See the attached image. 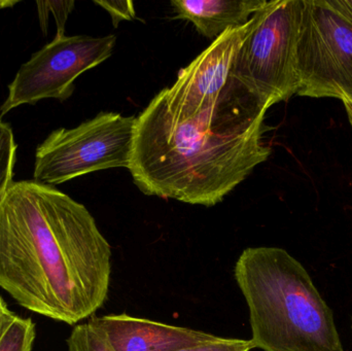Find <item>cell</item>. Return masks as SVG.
<instances>
[{
  "mask_svg": "<svg viewBox=\"0 0 352 351\" xmlns=\"http://www.w3.org/2000/svg\"><path fill=\"white\" fill-rule=\"evenodd\" d=\"M111 247L86 206L51 185L14 181L0 203V288L67 325L104 304Z\"/></svg>",
  "mask_w": 352,
  "mask_h": 351,
  "instance_id": "obj_1",
  "label": "cell"
},
{
  "mask_svg": "<svg viewBox=\"0 0 352 351\" xmlns=\"http://www.w3.org/2000/svg\"><path fill=\"white\" fill-rule=\"evenodd\" d=\"M270 107L230 76L213 106L173 113L159 92L136 117L128 169L142 193L211 207L268 160L263 142Z\"/></svg>",
  "mask_w": 352,
  "mask_h": 351,
  "instance_id": "obj_2",
  "label": "cell"
},
{
  "mask_svg": "<svg viewBox=\"0 0 352 351\" xmlns=\"http://www.w3.org/2000/svg\"><path fill=\"white\" fill-rule=\"evenodd\" d=\"M263 351H344L330 307L304 266L279 247L244 249L234 269Z\"/></svg>",
  "mask_w": 352,
  "mask_h": 351,
  "instance_id": "obj_3",
  "label": "cell"
},
{
  "mask_svg": "<svg viewBox=\"0 0 352 351\" xmlns=\"http://www.w3.org/2000/svg\"><path fill=\"white\" fill-rule=\"evenodd\" d=\"M303 0H272L252 16L231 76L269 107L287 100L299 89L297 52Z\"/></svg>",
  "mask_w": 352,
  "mask_h": 351,
  "instance_id": "obj_4",
  "label": "cell"
},
{
  "mask_svg": "<svg viewBox=\"0 0 352 351\" xmlns=\"http://www.w3.org/2000/svg\"><path fill=\"white\" fill-rule=\"evenodd\" d=\"M135 115L100 113L78 127L55 130L35 152L33 181L57 185L95 171L128 168Z\"/></svg>",
  "mask_w": 352,
  "mask_h": 351,
  "instance_id": "obj_5",
  "label": "cell"
},
{
  "mask_svg": "<svg viewBox=\"0 0 352 351\" xmlns=\"http://www.w3.org/2000/svg\"><path fill=\"white\" fill-rule=\"evenodd\" d=\"M299 96L352 102V21L330 0H303Z\"/></svg>",
  "mask_w": 352,
  "mask_h": 351,
  "instance_id": "obj_6",
  "label": "cell"
},
{
  "mask_svg": "<svg viewBox=\"0 0 352 351\" xmlns=\"http://www.w3.org/2000/svg\"><path fill=\"white\" fill-rule=\"evenodd\" d=\"M116 41L115 35L55 37L21 66L8 86L0 115L43 99L67 100L74 94V80L109 59Z\"/></svg>",
  "mask_w": 352,
  "mask_h": 351,
  "instance_id": "obj_7",
  "label": "cell"
},
{
  "mask_svg": "<svg viewBox=\"0 0 352 351\" xmlns=\"http://www.w3.org/2000/svg\"><path fill=\"white\" fill-rule=\"evenodd\" d=\"M252 25L250 19L243 27L226 31L178 72L173 86L160 91L173 113L184 117H196L214 105Z\"/></svg>",
  "mask_w": 352,
  "mask_h": 351,
  "instance_id": "obj_8",
  "label": "cell"
},
{
  "mask_svg": "<svg viewBox=\"0 0 352 351\" xmlns=\"http://www.w3.org/2000/svg\"><path fill=\"white\" fill-rule=\"evenodd\" d=\"M89 323L107 337L116 351H175L215 337L212 334L127 315L94 317Z\"/></svg>",
  "mask_w": 352,
  "mask_h": 351,
  "instance_id": "obj_9",
  "label": "cell"
},
{
  "mask_svg": "<svg viewBox=\"0 0 352 351\" xmlns=\"http://www.w3.org/2000/svg\"><path fill=\"white\" fill-rule=\"evenodd\" d=\"M266 0H171L176 19L190 21L199 33L217 39L230 29L243 27Z\"/></svg>",
  "mask_w": 352,
  "mask_h": 351,
  "instance_id": "obj_10",
  "label": "cell"
},
{
  "mask_svg": "<svg viewBox=\"0 0 352 351\" xmlns=\"http://www.w3.org/2000/svg\"><path fill=\"white\" fill-rule=\"evenodd\" d=\"M16 154V144L12 127L0 120V203L14 183Z\"/></svg>",
  "mask_w": 352,
  "mask_h": 351,
  "instance_id": "obj_11",
  "label": "cell"
},
{
  "mask_svg": "<svg viewBox=\"0 0 352 351\" xmlns=\"http://www.w3.org/2000/svg\"><path fill=\"white\" fill-rule=\"evenodd\" d=\"M34 339L32 319L16 317L0 339V351H32Z\"/></svg>",
  "mask_w": 352,
  "mask_h": 351,
  "instance_id": "obj_12",
  "label": "cell"
},
{
  "mask_svg": "<svg viewBox=\"0 0 352 351\" xmlns=\"http://www.w3.org/2000/svg\"><path fill=\"white\" fill-rule=\"evenodd\" d=\"M67 348L68 351H116L107 337L89 321L74 328Z\"/></svg>",
  "mask_w": 352,
  "mask_h": 351,
  "instance_id": "obj_13",
  "label": "cell"
},
{
  "mask_svg": "<svg viewBox=\"0 0 352 351\" xmlns=\"http://www.w3.org/2000/svg\"><path fill=\"white\" fill-rule=\"evenodd\" d=\"M256 348L252 340L229 339L215 336L208 341L201 342L175 351H250Z\"/></svg>",
  "mask_w": 352,
  "mask_h": 351,
  "instance_id": "obj_14",
  "label": "cell"
},
{
  "mask_svg": "<svg viewBox=\"0 0 352 351\" xmlns=\"http://www.w3.org/2000/svg\"><path fill=\"white\" fill-rule=\"evenodd\" d=\"M94 2L109 12L115 28H117L118 25L122 21L134 20L136 18L134 3L130 0H120V1H98V0H95Z\"/></svg>",
  "mask_w": 352,
  "mask_h": 351,
  "instance_id": "obj_15",
  "label": "cell"
},
{
  "mask_svg": "<svg viewBox=\"0 0 352 351\" xmlns=\"http://www.w3.org/2000/svg\"><path fill=\"white\" fill-rule=\"evenodd\" d=\"M45 8L55 16L57 23V35L56 37L64 36L65 24L70 12L74 10V1H43Z\"/></svg>",
  "mask_w": 352,
  "mask_h": 351,
  "instance_id": "obj_16",
  "label": "cell"
},
{
  "mask_svg": "<svg viewBox=\"0 0 352 351\" xmlns=\"http://www.w3.org/2000/svg\"><path fill=\"white\" fill-rule=\"evenodd\" d=\"M16 317V315L8 309L6 301L0 296V339Z\"/></svg>",
  "mask_w": 352,
  "mask_h": 351,
  "instance_id": "obj_17",
  "label": "cell"
},
{
  "mask_svg": "<svg viewBox=\"0 0 352 351\" xmlns=\"http://www.w3.org/2000/svg\"><path fill=\"white\" fill-rule=\"evenodd\" d=\"M331 3L352 21V0H330Z\"/></svg>",
  "mask_w": 352,
  "mask_h": 351,
  "instance_id": "obj_18",
  "label": "cell"
},
{
  "mask_svg": "<svg viewBox=\"0 0 352 351\" xmlns=\"http://www.w3.org/2000/svg\"><path fill=\"white\" fill-rule=\"evenodd\" d=\"M19 1H14V0H0V10L2 8H12V6L16 5Z\"/></svg>",
  "mask_w": 352,
  "mask_h": 351,
  "instance_id": "obj_19",
  "label": "cell"
},
{
  "mask_svg": "<svg viewBox=\"0 0 352 351\" xmlns=\"http://www.w3.org/2000/svg\"><path fill=\"white\" fill-rule=\"evenodd\" d=\"M344 103L345 109H346L347 117H349V123L352 128V102L351 101H343Z\"/></svg>",
  "mask_w": 352,
  "mask_h": 351,
  "instance_id": "obj_20",
  "label": "cell"
}]
</instances>
